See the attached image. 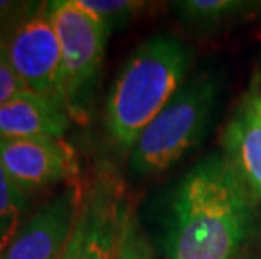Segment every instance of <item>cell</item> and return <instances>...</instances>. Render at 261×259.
<instances>
[{
    "label": "cell",
    "instance_id": "cell-1",
    "mask_svg": "<svg viewBox=\"0 0 261 259\" xmlns=\"http://www.w3.org/2000/svg\"><path fill=\"white\" fill-rule=\"evenodd\" d=\"M258 209L221 153L182 177L172 199L169 259H240L256 229Z\"/></svg>",
    "mask_w": 261,
    "mask_h": 259
},
{
    "label": "cell",
    "instance_id": "cell-2",
    "mask_svg": "<svg viewBox=\"0 0 261 259\" xmlns=\"http://www.w3.org/2000/svg\"><path fill=\"white\" fill-rule=\"evenodd\" d=\"M189 46L162 32L133 49L121 66L105 104V126L113 147L128 158L137 138L187 81Z\"/></svg>",
    "mask_w": 261,
    "mask_h": 259
},
{
    "label": "cell",
    "instance_id": "cell-3",
    "mask_svg": "<svg viewBox=\"0 0 261 259\" xmlns=\"http://www.w3.org/2000/svg\"><path fill=\"white\" fill-rule=\"evenodd\" d=\"M218 91L213 74L189 78L137 138L128 155L130 172L138 177L160 175L194 150L213 120Z\"/></svg>",
    "mask_w": 261,
    "mask_h": 259
},
{
    "label": "cell",
    "instance_id": "cell-4",
    "mask_svg": "<svg viewBox=\"0 0 261 259\" xmlns=\"http://www.w3.org/2000/svg\"><path fill=\"white\" fill-rule=\"evenodd\" d=\"M49 15L61 44V91L69 118L86 123L107 52L110 27L76 4L47 2Z\"/></svg>",
    "mask_w": 261,
    "mask_h": 259
},
{
    "label": "cell",
    "instance_id": "cell-5",
    "mask_svg": "<svg viewBox=\"0 0 261 259\" xmlns=\"http://www.w3.org/2000/svg\"><path fill=\"white\" fill-rule=\"evenodd\" d=\"M128 204L123 180L112 170H99L85 182L80 216L63 259H115Z\"/></svg>",
    "mask_w": 261,
    "mask_h": 259
},
{
    "label": "cell",
    "instance_id": "cell-6",
    "mask_svg": "<svg viewBox=\"0 0 261 259\" xmlns=\"http://www.w3.org/2000/svg\"><path fill=\"white\" fill-rule=\"evenodd\" d=\"M2 42L25 90L64 104L61 91V44L47 2H39Z\"/></svg>",
    "mask_w": 261,
    "mask_h": 259
},
{
    "label": "cell",
    "instance_id": "cell-7",
    "mask_svg": "<svg viewBox=\"0 0 261 259\" xmlns=\"http://www.w3.org/2000/svg\"><path fill=\"white\" fill-rule=\"evenodd\" d=\"M85 194V182L71 180L27 217L2 259H63Z\"/></svg>",
    "mask_w": 261,
    "mask_h": 259
},
{
    "label": "cell",
    "instance_id": "cell-8",
    "mask_svg": "<svg viewBox=\"0 0 261 259\" xmlns=\"http://www.w3.org/2000/svg\"><path fill=\"white\" fill-rule=\"evenodd\" d=\"M0 163L27 195L77 179L74 148L64 138L0 140Z\"/></svg>",
    "mask_w": 261,
    "mask_h": 259
},
{
    "label": "cell",
    "instance_id": "cell-9",
    "mask_svg": "<svg viewBox=\"0 0 261 259\" xmlns=\"http://www.w3.org/2000/svg\"><path fill=\"white\" fill-rule=\"evenodd\" d=\"M221 145L223 155L261 214V84L256 78L232 109Z\"/></svg>",
    "mask_w": 261,
    "mask_h": 259
},
{
    "label": "cell",
    "instance_id": "cell-10",
    "mask_svg": "<svg viewBox=\"0 0 261 259\" xmlns=\"http://www.w3.org/2000/svg\"><path fill=\"white\" fill-rule=\"evenodd\" d=\"M69 126L64 104L27 90L0 108V140L64 138Z\"/></svg>",
    "mask_w": 261,
    "mask_h": 259
},
{
    "label": "cell",
    "instance_id": "cell-11",
    "mask_svg": "<svg viewBox=\"0 0 261 259\" xmlns=\"http://www.w3.org/2000/svg\"><path fill=\"white\" fill-rule=\"evenodd\" d=\"M174 5L187 24L199 29H219L261 12L259 0H184Z\"/></svg>",
    "mask_w": 261,
    "mask_h": 259
},
{
    "label": "cell",
    "instance_id": "cell-12",
    "mask_svg": "<svg viewBox=\"0 0 261 259\" xmlns=\"http://www.w3.org/2000/svg\"><path fill=\"white\" fill-rule=\"evenodd\" d=\"M29 195L17 187L0 163V259L22 224Z\"/></svg>",
    "mask_w": 261,
    "mask_h": 259
},
{
    "label": "cell",
    "instance_id": "cell-13",
    "mask_svg": "<svg viewBox=\"0 0 261 259\" xmlns=\"http://www.w3.org/2000/svg\"><path fill=\"white\" fill-rule=\"evenodd\" d=\"M115 259H157L132 202L126 207L121 222Z\"/></svg>",
    "mask_w": 261,
    "mask_h": 259
},
{
    "label": "cell",
    "instance_id": "cell-14",
    "mask_svg": "<svg viewBox=\"0 0 261 259\" xmlns=\"http://www.w3.org/2000/svg\"><path fill=\"white\" fill-rule=\"evenodd\" d=\"M76 4L107 24L110 31L126 24L147 5L137 0H76Z\"/></svg>",
    "mask_w": 261,
    "mask_h": 259
},
{
    "label": "cell",
    "instance_id": "cell-15",
    "mask_svg": "<svg viewBox=\"0 0 261 259\" xmlns=\"http://www.w3.org/2000/svg\"><path fill=\"white\" fill-rule=\"evenodd\" d=\"M39 2H15V0H0V42L5 41Z\"/></svg>",
    "mask_w": 261,
    "mask_h": 259
},
{
    "label": "cell",
    "instance_id": "cell-16",
    "mask_svg": "<svg viewBox=\"0 0 261 259\" xmlns=\"http://www.w3.org/2000/svg\"><path fill=\"white\" fill-rule=\"evenodd\" d=\"M20 91H25V86L15 74L7 52H5L4 42H0V108L14 96H17Z\"/></svg>",
    "mask_w": 261,
    "mask_h": 259
},
{
    "label": "cell",
    "instance_id": "cell-17",
    "mask_svg": "<svg viewBox=\"0 0 261 259\" xmlns=\"http://www.w3.org/2000/svg\"><path fill=\"white\" fill-rule=\"evenodd\" d=\"M254 78H256L261 84V61H259V66H258V71H256V74H254Z\"/></svg>",
    "mask_w": 261,
    "mask_h": 259
},
{
    "label": "cell",
    "instance_id": "cell-18",
    "mask_svg": "<svg viewBox=\"0 0 261 259\" xmlns=\"http://www.w3.org/2000/svg\"><path fill=\"white\" fill-rule=\"evenodd\" d=\"M256 259H261V256H259V257H256Z\"/></svg>",
    "mask_w": 261,
    "mask_h": 259
}]
</instances>
